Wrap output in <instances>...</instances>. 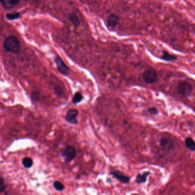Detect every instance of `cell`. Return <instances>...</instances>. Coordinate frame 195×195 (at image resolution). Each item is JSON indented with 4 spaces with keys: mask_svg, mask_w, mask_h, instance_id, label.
<instances>
[{
    "mask_svg": "<svg viewBox=\"0 0 195 195\" xmlns=\"http://www.w3.org/2000/svg\"><path fill=\"white\" fill-rule=\"evenodd\" d=\"M151 174V172H144L143 174H140L139 173L138 174L137 176H136V183H138V184H141V183H145L147 181V177L149 175Z\"/></svg>",
    "mask_w": 195,
    "mask_h": 195,
    "instance_id": "obj_11",
    "label": "cell"
},
{
    "mask_svg": "<svg viewBox=\"0 0 195 195\" xmlns=\"http://www.w3.org/2000/svg\"><path fill=\"white\" fill-rule=\"evenodd\" d=\"M177 92L183 97H188L192 92V86L188 82H183L177 86Z\"/></svg>",
    "mask_w": 195,
    "mask_h": 195,
    "instance_id": "obj_2",
    "label": "cell"
},
{
    "mask_svg": "<svg viewBox=\"0 0 195 195\" xmlns=\"http://www.w3.org/2000/svg\"><path fill=\"white\" fill-rule=\"evenodd\" d=\"M78 115V111L75 109L69 110L67 112L65 120L67 122L71 124H76L78 123L77 120V116Z\"/></svg>",
    "mask_w": 195,
    "mask_h": 195,
    "instance_id": "obj_7",
    "label": "cell"
},
{
    "mask_svg": "<svg viewBox=\"0 0 195 195\" xmlns=\"http://www.w3.org/2000/svg\"><path fill=\"white\" fill-rule=\"evenodd\" d=\"M143 77L146 83L153 84L157 80V73L153 69H148L143 73Z\"/></svg>",
    "mask_w": 195,
    "mask_h": 195,
    "instance_id": "obj_3",
    "label": "cell"
},
{
    "mask_svg": "<svg viewBox=\"0 0 195 195\" xmlns=\"http://www.w3.org/2000/svg\"><path fill=\"white\" fill-rule=\"evenodd\" d=\"M119 21L120 18L117 14H111L109 16L107 21L108 26L111 28H114L119 24Z\"/></svg>",
    "mask_w": 195,
    "mask_h": 195,
    "instance_id": "obj_9",
    "label": "cell"
},
{
    "mask_svg": "<svg viewBox=\"0 0 195 195\" xmlns=\"http://www.w3.org/2000/svg\"><path fill=\"white\" fill-rule=\"evenodd\" d=\"M5 190V186L4 183V179L1 177L0 179V192L2 193Z\"/></svg>",
    "mask_w": 195,
    "mask_h": 195,
    "instance_id": "obj_20",
    "label": "cell"
},
{
    "mask_svg": "<svg viewBox=\"0 0 195 195\" xmlns=\"http://www.w3.org/2000/svg\"><path fill=\"white\" fill-rule=\"evenodd\" d=\"M20 17V14L18 12H14V13H8L6 14V19L9 20H14V19H18Z\"/></svg>",
    "mask_w": 195,
    "mask_h": 195,
    "instance_id": "obj_16",
    "label": "cell"
},
{
    "mask_svg": "<svg viewBox=\"0 0 195 195\" xmlns=\"http://www.w3.org/2000/svg\"><path fill=\"white\" fill-rule=\"evenodd\" d=\"M54 62L56 64L57 69L61 74L64 75H67L70 69L63 61L61 58L60 57H56L54 58Z\"/></svg>",
    "mask_w": 195,
    "mask_h": 195,
    "instance_id": "obj_5",
    "label": "cell"
},
{
    "mask_svg": "<svg viewBox=\"0 0 195 195\" xmlns=\"http://www.w3.org/2000/svg\"><path fill=\"white\" fill-rule=\"evenodd\" d=\"M53 186L56 190L62 191L64 189V186L61 182L59 181H55L53 183Z\"/></svg>",
    "mask_w": 195,
    "mask_h": 195,
    "instance_id": "obj_18",
    "label": "cell"
},
{
    "mask_svg": "<svg viewBox=\"0 0 195 195\" xmlns=\"http://www.w3.org/2000/svg\"><path fill=\"white\" fill-rule=\"evenodd\" d=\"M185 144L188 149L191 151H195V141L191 138H187L185 140Z\"/></svg>",
    "mask_w": 195,
    "mask_h": 195,
    "instance_id": "obj_13",
    "label": "cell"
},
{
    "mask_svg": "<svg viewBox=\"0 0 195 195\" xmlns=\"http://www.w3.org/2000/svg\"><path fill=\"white\" fill-rule=\"evenodd\" d=\"M22 162L24 167L29 168L33 165V160L30 157H24Z\"/></svg>",
    "mask_w": 195,
    "mask_h": 195,
    "instance_id": "obj_15",
    "label": "cell"
},
{
    "mask_svg": "<svg viewBox=\"0 0 195 195\" xmlns=\"http://www.w3.org/2000/svg\"><path fill=\"white\" fill-rule=\"evenodd\" d=\"M82 98L83 97H82V96L81 95V93L79 92H77V93H76L73 96V99H72V102L74 104L79 103L82 100Z\"/></svg>",
    "mask_w": 195,
    "mask_h": 195,
    "instance_id": "obj_17",
    "label": "cell"
},
{
    "mask_svg": "<svg viewBox=\"0 0 195 195\" xmlns=\"http://www.w3.org/2000/svg\"><path fill=\"white\" fill-rule=\"evenodd\" d=\"M20 0H1V3L5 8H11L17 5Z\"/></svg>",
    "mask_w": 195,
    "mask_h": 195,
    "instance_id": "obj_10",
    "label": "cell"
},
{
    "mask_svg": "<svg viewBox=\"0 0 195 195\" xmlns=\"http://www.w3.org/2000/svg\"><path fill=\"white\" fill-rule=\"evenodd\" d=\"M148 111L150 114H153V115H156L158 113V110L156 107H151L148 108Z\"/></svg>",
    "mask_w": 195,
    "mask_h": 195,
    "instance_id": "obj_19",
    "label": "cell"
},
{
    "mask_svg": "<svg viewBox=\"0 0 195 195\" xmlns=\"http://www.w3.org/2000/svg\"><path fill=\"white\" fill-rule=\"evenodd\" d=\"M162 58V60L167 61H173L177 60V57L176 56L171 54L166 51H163Z\"/></svg>",
    "mask_w": 195,
    "mask_h": 195,
    "instance_id": "obj_14",
    "label": "cell"
},
{
    "mask_svg": "<svg viewBox=\"0 0 195 195\" xmlns=\"http://www.w3.org/2000/svg\"><path fill=\"white\" fill-rule=\"evenodd\" d=\"M68 18L71 22V24H73L75 27H78L80 24V21L78 17H77L76 14L74 13H71L68 14Z\"/></svg>",
    "mask_w": 195,
    "mask_h": 195,
    "instance_id": "obj_12",
    "label": "cell"
},
{
    "mask_svg": "<svg viewBox=\"0 0 195 195\" xmlns=\"http://www.w3.org/2000/svg\"><path fill=\"white\" fill-rule=\"evenodd\" d=\"M3 46L6 52L14 54L19 53L21 49V44L19 40L12 35L5 38Z\"/></svg>",
    "mask_w": 195,
    "mask_h": 195,
    "instance_id": "obj_1",
    "label": "cell"
},
{
    "mask_svg": "<svg viewBox=\"0 0 195 195\" xmlns=\"http://www.w3.org/2000/svg\"><path fill=\"white\" fill-rule=\"evenodd\" d=\"M76 156V151L75 148L73 146L67 147L62 153V156L65 162H71L73 160Z\"/></svg>",
    "mask_w": 195,
    "mask_h": 195,
    "instance_id": "obj_4",
    "label": "cell"
},
{
    "mask_svg": "<svg viewBox=\"0 0 195 195\" xmlns=\"http://www.w3.org/2000/svg\"><path fill=\"white\" fill-rule=\"evenodd\" d=\"M110 175L113 176L118 180L123 183H128L130 181V178L128 176H126L119 171H114L110 172Z\"/></svg>",
    "mask_w": 195,
    "mask_h": 195,
    "instance_id": "obj_8",
    "label": "cell"
},
{
    "mask_svg": "<svg viewBox=\"0 0 195 195\" xmlns=\"http://www.w3.org/2000/svg\"><path fill=\"white\" fill-rule=\"evenodd\" d=\"M160 146L164 151H170L175 147V143L169 138H163L160 141Z\"/></svg>",
    "mask_w": 195,
    "mask_h": 195,
    "instance_id": "obj_6",
    "label": "cell"
}]
</instances>
